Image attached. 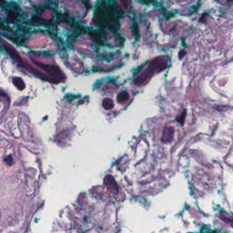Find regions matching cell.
Returning <instances> with one entry per match:
<instances>
[{
	"label": "cell",
	"instance_id": "6da1fadb",
	"mask_svg": "<svg viewBox=\"0 0 233 233\" xmlns=\"http://www.w3.org/2000/svg\"><path fill=\"white\" fill-rule=\"evenodd\" d=\"M158 68H159V63L155 60L154 62H151V64H150L149 67L146 70L144 71L143 73L140 76L136 78V79L135 80V83L137 85H144L143 83L146 82L148 79H149L153 76L154 72H155V70H157Z\"/></svg>",
	"mask_w": 233,
	"mask_h": 233
},
{
	"label": "cell",
	"instance_id": "277c9868",
	"mask_svg": "<svg viewBox=\"0 0 233 233\" xmlns=\"http://www.w3.org/2000/svg\"><path fill=\"white\" fill-rule=\"evenodd\" d=\"M13 83L15 84V85L19 89L23 90V89L25 88V84L21 78H19V77H15V78L13 79Z\"/></svg>",
	"mask_w": 233,
	"mask_h": 233
},
{
	"label": "cell",
	"instance_id": "8992f818",
	"mask_svg": "<svg viewBox=\"0 0 233 233\" xmlns=\"http://www.w3.org/2000/svg\"><path fill=\"white\" fill-rule=\"evenodd\" d=\"M5 48L7 49L8 52L10 53V55H11L12 57L14 59H15V60H20V57H19V55H18V53L16 52V51L14 50V49L13 47H10V46H8V45L6 44V46H5Z\"/></svg>",
	"mask_w": 233,
	"mask_h": 233
},
{
	"label": "cell",
	"instance_id": "7a4b0ae2",
	"mask_svg": "<svg viewBox=\"0 0 233 233\" xmlns=\"http://www.w3.org/2000/svg\"><path fill=\"white\" fill-rule=\"evenodd\" d=\"M173 133H174V129L172 127L165 128L163 132L162 136V141L164 143H167L172 141L173 138Z\"/></svg>",
	"mask_w": 233,
	"mask_h": 233
},
{
	"label": "cell",
	"instance_id": "3957f363",
	"mask_svg": "<svg viewBox=\"0 0 233 233\" xmlns=\"http://www.w3.org/2000/svg\"><path fill=\"white\" fill-rule=\"evenodd\" d=\"M129 98V95L127 92H122L118 95L117 100L120 103H124L126 101H127Z\"/></svg>",
	"mask_w": 233,
	"mask_h": 233
},
{
	"label": "cell",
	"instance_id": "52a82bcc",
	"mask_svg": "<svg viewBox=\"0 0 233 233\" xmlns=\"http://www.w3.org/2000/svg\"><path fill=\"white\" fill-rule=\"evenodd\" d=\"M4 162L6 163L8 165H12L13 163V157L11 156V155H9V156L6 157L4 159Z\"/></svg>",
	"mask_w": 233,
	"mask_h": 233
},
{
	"label": "cell",
	"instance_id": "5b68a950",
	"mask_svg": "<svg viewBox=\"0 0 233 233\" xmlns=\"http://www.w3.org/2000/svg\"><path fill=\"white\" fill-rule=\"evenodd\" d=\"M103 106L105 110H110L114 108V102L110 98H105L103 101Z\"/></svg>",
	"mask_w": 233,
	"mask_h": 233
}]
</instances>
